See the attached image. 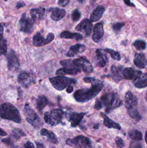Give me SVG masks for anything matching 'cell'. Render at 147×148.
<instances>
[{
	"label": "cell",
	"mask_w": 147,
	"mask_h": 148,
	"mask_svg": "<svg viewBox=\"0 0 147 148\" xmlns=\"http://www.w3.org/2000/svg\"><path fill=\"white\" fill-rule=\"evenodd\" d=\"M104 87V84L98 80L96 82L92 84L90 88H82L78 90L74 93V97L78 102L84 103L96 96Z\"/></svg>",
	"instance_id": "obj_1"
},
{
	"label": "cell",
	"mask_w": 147,
	"mask_h": 148,
	"mask_svg": "<svg viewBox=\"0 0 147 148\" xmlns=\"http://www.w3.org/2000/svg\"><path fill=\"white\" fill-rule=\"evenodd\" d=\"M1 118L9 120L16 123L21 122L22 118L19 110L10 103H4L0 107Z\"/></svg>",
	"instance_id": "obj_2"
},
{
	"label": "cell",
	"mask_w": 147,
	"mask_h": 148,
	"mask_svg": "<svg viewBox=\"0 0 147 148\" xmlns=\"http://www.w3.org/2000/svg\"><path fill=\"white\" fill-rule=\"evenodd\" d=\"M103 107H106V112H109L122 105V101L116 93H107L103 95L100 99Z\"/></svg>",
	"instance_id": "obj_3"
},
{
	"label": "cell",
	"mask_w": 147,
	"mask_h": 148,
	"mask_svg": "<svg viewBox=\"0 0 147 148\" xmlns=\"http://www.w3.org/2000/svg\"><path fill=\"white\" fill-rule=\"evenodd\" d=\"M53 87L57 90H63L66 87L72 84H74L77 82V81L73 78H68L63 76H58L51 77L49 79Z\"/></svg>",
	"instance_id": "obj_4"
},
{
	"label": "cell",
	"mask_w": 147,
	"mask_h": 148,
	"mask_svg": "<svg viewBox=\"0 0 147 148\" xmlns=\"http://www.w3.org/2000/svg\"><path fill=\"white\" fill-rule=\"evenodd\" d=\"M64 112L59 109L52 110L51 112H47L44 114L45 122L51 126H55L60 123L64 117Z\"/></svg>",
	"instance_id": "obj_5"
},
{
	"label": "cell",
	"mask_w": 147,
	"mask_h": 148,
	"mask_svg": "<svg viewBox=\"0 0 147 148\" xmlns=\"http://www.w3.org/2000/svg\"><path fill=\"white\" fill-rule=\"evenodd\" d=\"M66 144L76 148H92L90 140L83 136L79 135L73 139H68Z\"/></svg>",
	"instance_id": "obj_6"
},
{
	"label": "cell",
	"mask_w": 147,
	"mask_h": 148,
	"mask_svg": "<svg viewBox=\"0 0 147 148\" xmlns=\"http://www.w3.org/2000/svg\"><path fill=\"white\" fill-rule=\"evenodd\" d=\"M27 121L35 128H39L42 126V121L36 112L31 108L28 105H26L24 108Z\"/></svg>",
	"instance_id": "obj_7"
},
{
	"label": "cell",
	"mask_w": 147,
	"mask_h": 148,
	"mask_svg": "<svg viewBox=\"0 0 147 148\" xmlns=\"http://www.w3.org/2000/svg\"><path fill=\"white\" fill-rule=\"evenodd\" d=\"M54 39V35L53 33H49L45 38L38 32L33 37V44L35 47H43L51 42Z\"/></svg>",
	"instance_id": "obj_8"
},
{
	"label": "cell",
	"mask_w": 147,
	"mask_h": 148,
	"mask_svg": "<svg viewBox=\"0 0 147 148\" xmlns=\"http://www.w3.org/2000/svg\"><path fill=\"white\" fill-rule=\"evenodd\" d=\"M23 14L19 22L20 30L26 34H31L34 30L33 21Z\"/></svg>",
	"instance_id": "obj_9"
},
{
	"label": "cell",
	"mask_w": 147,
	"mask_h": 148,
	"mask_svg": "<svg viewBox=\"0 0 147 148\" xmlns=\"http://www.w3.org/2000/svg\"><path fill=\"white\" fill-rule=\"evenodd\" d=\"M73 63L77 68L82 69L86 73H91L93 71V67L91 63L85 58L81 57L73 60Z\"/></svg>",
	"instance_id": "obj_10"
},
{
	"label": "cell",
	"mask_w": 147,
	"mask_h": 148,
	"mask_svg": "<svg viewBox=\"0 0 147 148\" xmlns=\"http://www.w3.org/2000/svg\"><path fill=\"white\" fill-rule=\"evenodd\" d=\"M91 21L88 19L83 20L75 28L77 31L84 34L86 37L90 35L92 29V24Z\"/></svg>",
	"instance_id": "obj_11"
},
{
	"label": "cell",
	"mask_w": 147,
	"mask_h": 148,
	"mask_svg": "<svg viewBox=\"0 0 147 148\" xmlns=\"http://www.w3.org/2000/svg\"><path fill=\"white\" fill-rule=\"evenodd\" d=\"M7 60L8 69L9 71H15L19 69L20 62L15 53L13 50L7 56Z\"/></svg>",
	"instance_id": "obj_12"
},
{
	"label": "cell",
	"mask_w": 147,
	"mask_h": 148,
	"mask_svg": "<svg viewBox=\"0 0 147 148\" xmlns=\"http://www.w3.org/2000/svg\"><path fill=\"white\" fill-rule=\"evenodd\" d=\"M85 114V113L72 112L68 114L67 119L70 122L72 127H75L80 123Z\"/></svg>",
	"instance_id": "obj_13"
},
{
	"label": "cell",
	"mask_w": 147,
	"mask_h": 148,
	"mask_svg": "<svg viewBox=\"0 0 147 148\" xmlns=\"http://www.w3.org/2000/svg\"><path fill=\"white\" fill-rule=\"evenodd\" d=\"M17 80L22 87L28 88L33 82L34 79L30 74L23 72L19 75Z\"/></svg>",
	"instance_id": "obj_14"
},
{
	"label": "cell",
	"mask_w": 147,
	"mask_h": 148,
	"mask_svg": "<svg viewBox=\"0 0 147 148\" xmlns=\"http://www.w3.org/2000/svg\"><path fill=\"white\" fill-rule=\"evenodd\" d=\"M85 45L81 44H77L71 46L69 50L66 54L68 57H72L75 56L76 55L80 53H83L86 50Z\"/></svg>",
	"instance_id": "obj_15"
},
{
	"label": "cell",
	"mask_w": 147,
	"mask_h": 148,
	"mask_svg": "<svg viewBox=\"0 0 147 148\" xmlns=\"http://www.w3.org/2000/svg\"><path fill=\"white\" fill-rule=\"evenodd\" d=\"M133 62L135 66L141 69L146 68L147 61L146 56L142 53H136L134 58Z\"/></svg>",
	"instance_id": "obj_16"
},
{
	"label": "cell",
	"mask_w": 147,
	"mask_h": 148,
	"mask_svg": "<svg viewBox=\"0 0 147 148\" xmlns=\"http://www.w3.org/2000/svg\"><path fill=\"white\" fill-rule=\"evenodd\" d=\"M104 34V29L102 23H97L94 28V33H93V40L95 42H99Z\"/></svg>",
	"instance_id": "obj_17"
},
{
	"label": "cell",
	"mask_w": 147,
	"mask_h": 148,
	"mask_svg": "<svg viewBox=\"0 0 147 148\" xmlns=\"http://www.w3.org/2000/svg\"><path fill=\"white\" fill-rule=\"evenodd\" d=\"M105 52L104 50L101 49H97L96 51L97 63L101 67L105 66L108 62V57Z\"/></svg>",
	"instance_id": "obj_18"
},
{
	"label": "cell",
	"mask_w": 147,
	"mask_h": 148,
	"mask_svg": "<svg viewBox=\"0 0 147 148\" xmlns=\"http://www.w3.org/2000/svg\"><path fill=\"white\" fill-rule=\"evenodd\" d=\"M125 101L127 108L136 107L138 103V100L131 91H129L125 95Z\"/></svg>",
	"instance_id": "obj_19"
},
{
	"label": "cell",
	"mask_w": 147,
	"mask_h": 148,
	"mask_svg": "<svg viewBox=\"0 0 147 148\" xmlns=\"http://www.w3.org/2000/svg\"><path fill=\"white\" fill-rule=\"evenodd\" d=\"M142 74L140 71H135L131 68H126L123 72V76L127 80H134L137 76Z\"/></svg>",
	"instance_id": "obj_20"
},
{
	"label": "cell",
	"mask_w": 147,
	"mask_h": 148,
	"mask_svg": "<svg viewBox=\"0 0 147 148\" xmlns=\"http://www.w3.org/2000/svg\"><path fill=\"white\" fill-rule=\"evenodd\" d=\"M105 11V8L102 6L97 7L92 11L91 14L90 21L93 22L99 21Z\"/></svg>",
	"instance_id": "obj_21"
},
{
	"label": "cell",
	"mask_w": 147,
	"mask_h": 148,
	"mask_svg": "<svg viewBox=\"0 0 147 148\" xmlns=\"http://www.w3.org/2000/svg\"><path fill=\"white\" fill-rule=\"evenodd\" d=\"M134 84L137 88H145L147 86V73L140 74L134 80Z\"/></svg>",
	"instance_id": "obj_22"
},
{
	"label": "cell",
	"mask_w": 147,
	"mask_h": 148,
	"mask_svg": "<svg viewBox=\"0 0 147 148\" xmlns=\"http://www.w3.org/2000/svg\"><path fill=\"white\" fill-rule=\"evenodd\" d=\"M40 134L43 136H46L50 142L53 144H58V137L52 131L46 129H42L40 131Z\"/></svg>",
	"instance_id": "obj_23"
},
{
	"label": "cell",
	"mask_w": 147,
	"mask_h": 148,
	"mask_svg": "<svg viewBox=\"0 0 147 148\" xmlns=\"http://www.w3.org/2000/svg\"><path fill=\"white\" fill-rule=\"evenodd\" d=\"M102 116L104 119V124L108 128H114L120 130L121 126L119 123H117L108 117L106 114L104 113H101Z\"/></svg>",
	"instance_id": "obj_24"
},
{
	"label": "cell",
	"mask_w": 147,
	"mask_h": 148,
	"mask_svg": "<svg viewBox=\"0 0 147 148\" xmlns=\"http://www.w3.org/2000/svg\"><path fill=\"white\" fill-rule=\"evenodd\" d=\"M65 14L64 10L58 8L52 9L51 18L53 21H60L64 17Z\"/></svg>",
	"instance_id": "obj_25"
},
{
	"label": "cell",
	"mask_w": 147,
	"mask_h": 148,
	"mask_svg": "<svg viewBox=\"0 0 147 148\" xmlns=\"http://www.w3.org/2000/svg\"><path fill=\"white\" fill-rule=\"evenodd\" d=\"M45 9L44 8H39L31 10L30 14L33 21L41 19L44 16Z\"/></svg>",
	"instance_id": "obj_26"
},
{
	"label": "cell",
	"mask_w": 147,
	"mask_h": 148,
	"mask_svg": "<svg viewBox=\"0 0 147 148\" xmlns=\"http://www.w3.org/2000/svg\"><path fill=\"white\" fill-rule=\"evenodd\" d=\"M60 37L63 39H75L77 40H79L83 39V36L80 34L66 31L62 32L60 34Z\"/></svg>",
	"instance_id": "obj_27"
},
{
	"label": "cell",
	"mask_w": 147,
	"mask_h": 148,
	"mask_svg": "<svg viewBox=\"0 0 147 148\" xmlns=\"http://www.w3.org/2000/svg\"><path fill=\"white\" fill-rule=\"evenodd\" d=\"M80 69H70L60 68L56 71V73L58 75H76L81 73Z\"/></svg>",
	"instance_id": "obj_28"
},
{
	"label": "cell",
	"mask_w": 147,
	"mask_h": 148,
	"mask_svg": "<svg viewBox=\"0 0 147 148\" xmlns=\"http://www.w3.org/2000/svg\"><path fill=\"white\" fill-rule=\"evenodd\" d=\"M48 100L47 98L44 95L39 96L36 101V107L38 110L41 111L47 105Z\"/></svg>",
	"instance_id": "obj_29"
},
{
	"label": "cell",
	"mask_w": 147,
	"mask_h": 148,
	"mask_svg": "<svg viewBox=\"0 0 147 148\" xmlns=\"http://www.w3.org/2000/svg\"><path fill=\"white\" fill-rule=\"evenodd\" d=\"M128 113L130 117H132L136 121H140L142 117L135 107L129 108L127 109Z\"/></svg>",
	"instance_id": "obj_30"
},
{
	"label": "cell",
	"mask_w": 147,
	"mask_h": 148,
	"mask_svg": "<svg viewBox=\"0 0 147 148\" xmlns=\"http://www.w3.org/2000/svg\"><path fill=\"white\" fill-rule=\"evenodd\" d=\"M129 136L132 140L137 141L142 140L143 138L141 132L137 130H132L129 131Z\"/></svg>",
	"instance_id": "obj_31"
},
{
	"label": "cell",
	"mask_w": 147,
	"mask_h": 148,
	"mask_svg": "<svg viewBox=\"0 0 147 148\" xmlns=\"http://www.w3.org/2000/svg\"><path fill=\"white\" fill-rule=\"evenodd\" d=\"M123 67L120 66H113L111 67V71L114 76L116 78H121L123 75Z\"/></svg>",
	"instance_id": "obj_32"
},
{
	"label": "cell",
	"mask_w": 147,
	"mask_h": 148,
	"mask_svg": "<svg viewBox=\"0 0 147 148\" xmlns=\"http://www.w3.org/2000/svg\"><path fill=\"white\" fill-rule=\"evenodd\" d=\"M104 51L106 53H109L110 54L111 58L115 60L120 61L121 60V56L119 52L114 51L113 49H106Z\"/></svg>",
	"instance_id": "obj_33"
},
{
	"label": "cell",
	"mask_w": 147,
	"mask_h": 148,
	"mask_svg": "<svg viewBox=\"0 0 147 148\" xmlns=\"http://www.w3.org/2000/svg\"><path fill=\"white\" fill-rule=\"evenodd\" d=\"M133 46L138 50H144L146 48V42L142 40H137L134 42Z\"/></svg>",
	"instance_id": "obj_34"
},
{
	"label": "cell",
	"mask_w": 147,
	"mask_h": 148,
	"mask_svg": "<svg viewBox=\"0 0 147 148\" xmlns=\"http://www.w3.org/2000/svg\"><path fill=\"white\" fill-rule=\"evenodd\" d=\"M60 64L62 66L65 68L70 69H78L75 66L73 61L71 60H64L60 61Z\"/></svg>",
	"instance_id": "obj_35"
},
{
	"label": "cell",
	"mask_w": 147,
	"mask_h": 148,
	"mask_svg": "<svg viewBox=\"0 0 147 148\" xmlns=\"http://www.w3.org/2000/svg\"><path fill=\"white\" fill-rule=\"evenodd\" d=\"M0 44H1V55H2L7 53V41L3 37H1Z\"/></svg>",
	"instance_id": "obj_36"
},
{
	"label": "cell",
	"mask_w": 147,
	"mask_h": 148,
	"mask_svg": "<svg viewBox=\"0 0 147 148\" xmlns=\"http://www.w3.org/2000/svg\"><path fill=\"white\" fill-rule=\"evenodd\" d=\"M12 136L16 139H19L21 136H26V134L22 130L15 128L12 131Z\"/></svg>",
	"instance_id": "obj_37"
},
{
	"label": "cell",
	"mask_w": 147,
	"mask_h": 148,
	"mask_svg": "<svg viewBox=\"0 0 147 148\" xmlns=\"http://www.w3.org/2000/svg\"><path fill=\"white\" fill-rule=\"evenodd\" d=\"M125 23L123 22H118L114 23L112 26L113 30L115 32H118L125 26Z\"/></svg>",
	"instance_id": "obj_38"
},
{
	"label": "cell",
	"mask_w": 147,
	"mask_h": 148,
	"mask_svg": "<svg viewBox=\"0 0 147 148\" xmlns=\"http://www.w3.org/2000/svg\"><path fill=\"white\" fill-rule=\"evenodd\" d=\"M81 13L78 10H75L73 12H72V19L74 21H78L80 19L81 17Z\"/></svg>",
	"instance_id": "obj_39"
},
{
	"label": "cell",
	"mask_w": 147,
	"mask_h": 148,
	"mask_svg": "<svg viewBox=\"0 0 147 148\" xmlns=\"http://www.w3.org/2000/svg\"><path fill=\"white\" fill-rule=\"evenodd\" d=\"M116 143L118 147L120 148L124 147V143L123 140L121 137H117L115 139Z\"/></svg>",
	"instance_id": "obj_40"
},
{
	"label": "cell",
	"mask_w": 147,
	"mask_h": 148,
	"mask_svg": "<svg viewBox=\"0 0 147 148\" xmlns=\"http://www.w3.org/2000/svg\"><path fill=\"white\" fill-rule=\"evenodd\" d=\"M98 80L91 77H85L83 78V81L87 83H91V84L96 82Z\"/></svg>",
	"instance_id": "obj_41"
},
{
	"label": "cell",
	"mask_w": 147,
	"mask_h": 148,
	"mask_svg": "<svg viewBox=\"0 0 147 148\" xmlns=\"http://www.w3.org/2000/svg\"><path fill=\"white\" fill-rule=\"evenodd\" d=\"M1 142L3 143L6 144L7 146H10V147L14 146L13 143L12 142V140L9 138H5V139H3L1 140Z\"/></svg>",
	"instance_id": "obj_42"
},
{
	"label": "cell",
	"mask_w": 147,
	"mask_h": 148,
	"mask_svg": "<svg viewBox=\"0 0 147 148\" xmlns=\"http://www.w3.org/2000/svg\"><path fill=\"white\" fill-rule=\"evenodd\" d=\"M103 108L102 105L99 99H97L96 100V103H95V109L97 110L101 109Z\"/></svg>",
	"instance_id": "obj_43"
},
{
	"label": "cell",
	"mask_w": 147,
	"mask_h": 148,
	"mask_svg": "<svg viewBox=\"0 0 147 148\" xmlns=\"http://www.w3.org/2000/svg\"><path fill=\"white\" fill-rule=\"evenodd\" d=\"M130 148H142V147L140 143L134 142L131 143Z\"/></svg>",
	"instance_id": "obj_44"
},
{
	"label": "cell",
	"mask_w": 147,
	"mask_h": 148,
	"mask_svg": "<svg viewBox=\"0 0 147 148\" xmlns=\"http://www.w3.org/2000/svg\"><path fill=\"white\" fill-rule=\"evenodd\" d=\"M69 1L70 0H59V5L62 6V7H65L68 4Z\"/></svg>",
	"instance_id": "obj_45"
},
{
	"label": "cell",
	"mask_w": 147,
	"mask_h": 148,
	"mask_svg": "<svg viewBox=\"0 0 147 148\" xmlns=\"http://www.w3.org/2000/svg\"><path fill=\"white\" fill-rule=\"evenodd\" d=\"M24 148H35L33 143L30 141H27L24 144Z\"/></svg>",
	"instance_id": "obj_46"
},
{
	"label": "cell",
	"mask_w": 147,
	"mask_h": 148,
	"mask_svg": "<svg viewBox=\"0 0 147 148\" xmlns=\"http://www.w3.org/2000/svg\"><path fill=\"white\" fill-rule=\"evenodd\" d=\"M66 92L67 93H71L73 91V87L72 85H70L66 88Z\"/></svg>",
	"instance_id": "obj_47"
},
{
	"label": "cell",
	"mask_w": 147,
	"mask_h": 148,
	"mask_svg": "<svg viewBox=\"0 0 147 148\" xmlns=\"http://www.w3.org/2000/svg\"><path fill=\"white\" fill-rule=\"evenodd\" d=\"M25 6V3L23 2L20 1L17 3V5L16 6V8L17 9L20 8H22Z\"/></svg>",
	"instance_id": "obj_48"
},
{
	"label": "cell",
	"mask_w": 147,
	"mask_h": 148,
	"mask_svg": "<svg viewBox=\"0 0 147 148\" xmlns=\"http://www.w3.org/2000/svg\"><path fill=\"white\" fill-rule=\"evenodd\" d=\"M123 1H124L126 4H127L128 6H132V7H135V5L133 3H132L130 1V0H123Z\"/></svg>",
	"instance_id": "obj_49"
},
{
	"label": "cell",
	"mask_w": 147,
	"mask_h": 148,
	"mask_svg": "<svg viewBox=\"0 0 147 148\" xmlns=\"http://www.w3.org/2000/svg\"><path fill=\"white\" fill-rule=\"evenodd\" d=\"M36 145L37 148H44L43 144L39 142H36Z\"/></svg>",
	"instance_id": "obj_50"
},
{
	"label": "cell",
	"mask_w": 147,
	"mask_h": 148,
	"mask_svg": "<svg viewBox=\"0 0 147 148\" xmlns=\"http://www.w3.org/2000/svg\"><path fill=\"white\" fill-rule=\"evenodd\" d=\"M0 134H1V136H6L7 135V133L5 131H4V130H3L2 129H1Z\"/></svg>",
	"instance_id": "obj_51"
},
{
	"label": "cell",
	"mask_w": 147,
	"mask_h": 148,
	"mask_svg": "<svg viewBox=\"0 0 147 148\" xmlns=\"http://www.w3.org/2000/svg\"><path fill=\"white\" fill-rule=\"evenodd\" d=\"M3 27L1 25V32H0V34H1V37H3Z\"/></svg>",
	"instance_id": "obj_52"
},
{
	"label": "cell",
	"mask_w": 147,
	"mask_h": 148,
	"mask_svg": "<svg viewBox=\"0 0 147 148\" xmlns=\"http://www.w3.org/2000/svg\"><path fill=\"white\" fill-rule=\"evenodd\" d=\"M99 128V125L98 124H96L94 126V128L95 129H98Z\"/></svg>",
	"instance_id": "obj_53"
},
{
	"label": "cell",
	"mask_w": 147,
	"mask_h": 148,
	"mask_svg": "<svg viewBox=\"0 0 147 148\" xmlns=\"http://www.w3.org/2000/svg\"><path fill=\"white\" fill-rule=\"evenodd\" d=\"M145 139H146V141L147 144V132L146 133V135H145Z\"/></svg>",
	"instance_id": "obj_54"
},
{
	"label": "cell",
	"mask_w": 147,
	"mask_h": 148,
	"mask_svg": "<svg viewBox=\"0 0 147 148\" xmlns=\"http://www.w3.org/2000/svg\"><path fill=\"white\" fill-rule=\"evenodd\" d=\"M84 0H79V1L81 2H83V1Z\"/></svg>",
	"instance_id": "obj_55"
},
{
	"label": "cell",
	"mask_w": 147,
	"mask_h": 148,
	"mask_svg": "<svg viewBox=\"0 0 147 148\" xmlns=\"http://www.w3.org/2000/svg\"><path fill=\"white\" fill-rule=\"evenodd\" d=\"M146 100H147V93H146Z\"/></svg>",
	"instance_id": "obj_56"
},
{
	"label": "cell",
	"mask_w": 147,
	"mask_h": 148,
	"mask_svg": "<svg viewBox=\"0 0 147 148\" xmlns=\"http://www.w3.org/2000/svg\"><path fill=\"white\" fill-rule=\"evenodd\" d=\"M4 1H7V0H4Z\"/></svg>",
	"instance_id": "obj_57"
}]
</instances>
